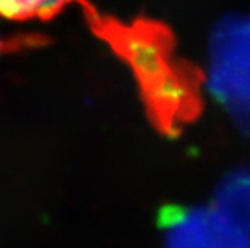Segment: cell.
Here are the masks:
<instances>
[{"label":"cell","instance_id":"obj_2","mask_svg":"<svg viewBox=\"0 0 250 248\" xmlns=\"http://www.w3.org/2000/svg\"><path fill=\"white\" fill-rule=\"evenodd\" d=\"M208 88L243 129H250V14L222 19L210 43Z\"/></svg>","mask_w":250,"mask_h":248},{"label":"cell","instance_id":"obj_1","mask_svg":"<svg viewBox=\"0 0 250 248\" xmlns=\"http://www.w3.org/2000/svg\"><path fill=\"white\" fill-rule=\"evenodd\" d=\"M85 6L92 30L130 66L156 127L175 134L193 121L201 112L202 76L175 56L171 32L148 19L123 24Z\"/></svg>","mask_w":250,"mask_h":248},{"label":"cell","instance_id":"obj_5","mask_svg":"<svg viewBox=\"0 0 250 248\" xmlns=\"http://www.w3.org/2000/svg\"><path fill=\"white\" fill-rule=\"evenodd\" d=\"M77 0H0V18L11 21H48Z\"/></svg>","mask_w":250,"mask_h":248},{"label":"cell","instance_id":"obj_6","mask_svg":"<svg viewBox=\"0 0 250 248\" xmlns=\"http://www.w3.org/2000/svg\"><path fill=\"white\" fill-rule=\"evenodd\" d=\"M43 43H47V38L41 35H21L14 38H0V57L21 50L36 48Z\"/></svg>","mask_w":250,"mask_h":248},{"label":"cell","instance_id":"obj_3","mask_svg":"<svg viewBox=\"0 0 250 248\" xmlns=\"http://www.w3.org/2000/svg\"><path fill=\"white\" fill-rule=\"evenodd\" d=\"M162 248H250L217 208H167L161 217Z\"/></svg>","mask_w":250,"mask_h":248},{"label":"cell","instance_id":"obj_4","mask_svg":"<svg viewBox=\"0 0 250 248\" xmlns=\"http://www.w3.org/2000/svg\"><path fill=\"white\" fill-rule=\"evenodd\" d=\"M250 245V169L231 173L217 193V207Z\"/></svg>","mask_w":250,"mask_h":248}]
</instances>
